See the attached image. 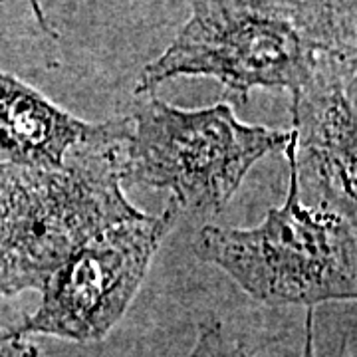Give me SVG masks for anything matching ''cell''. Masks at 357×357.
I'll list each match as a JSON object with an SVG mask.
<instances>
[{"instance_id":"4","label":"cell","mask_w":357,"mask_h":357,"mask_svg":"<svg viewBox=\"0 0 357 357\" xmlns=\"http://www.w3.org/2000/svg\"><path fill=\"white\" fill-rule=\"evenodd\" d=\"M126 117L121 187L165 189L178 208L197 215L220 213L255 163L290 141V131L243 123L229 103L181 109L151 98Z\"/></svg>"},{"instance_id":"9","label":"cell","mask_w":357,"mask_h":357,"mask_svg":"<svg viewBox=\"0 0 357 357\" xmlns=\"http://www.w3.org/2000/svg\"><path fill=\"white\" fill-rule=\"evenodd\" d=\"M0 357H40V351L28 337H0Z\"/></svg>"},{"instance_id":"6","label":"cell","mask_w":357,"mask_h":357,"mask_svg":"<svg viewBox=\"0 0 357 357\" xmlns=\"http://www.w3.org/2000/svg\"><path fill=\"white\" fill-rule=\"evenodd\" d=\"M357 50L330 52L292 96L284 147L302 203L357 220Z\"/></svg>"},{"instance_id":"1","label":"cell","mask_w":357,"mask_h":357,"mask_svg":"<svg viewBox=\"0 0 357 357\" xmlns=\"http://www.w3.org/2000/svg\"><path fill=\"white\" fill-rule=\"evenodd\" d=\"M357 50L351 2H192L191 16L157 60L141 70L137 93L178 76H206L246 102L255 88L296 96L319 58Z\"/></svg>"},{"instance_id":"7","label":"cell","mask_w":357,"mask_h":357,"mask_svg":"<svg viewBox=\"0 0 357 357\" xmlns=\"http://www.w3.org/2000/svg\"><path fill=\"white\" fill-rule=\"evenodd\" d=\"M103 123L64 112L18 77L0 72V163L58 169L79 145L102 137Z\"/></svg>"},{"instance_id":"8","label":"cell","mask_w":357,"mask_h":357,"mask_svg":"<svg viewBox=\"0 0 357 357\" xmlns=\"http://www.w3.org/2000/svg\"><path fill=\"white\" fill-rule=\"evenodd\" d=\"M187 357H252V354L243 342L232 337L220 321H204ZM302 357H318L314 351V310H307L306 314V344Z\"/></svg>"},{"instance_id":"3","label":"cell","mask_w":357,"mask_h":357,"mask_svg":"<svg viewBox=\"0 0 357 357\" xmlns=\"http://www.w3.org/2000/svg\"><path fill=\"white\" fill-rule=\"evenodd\" d=\"M192 252L266 306L314 310L357 298V225L302 203L292 169L288 199L258 227L206 225Z\"/></svg>"},{"instance_id":"2","label":"cell","mask_w":357,"mask_h":357,"mask_svg":"<svg viewBox=\"0 0 357 357\" xmlns=\"http://www.w3.org/2000/svg\"><path fill=\"white\" fill-rule=\"evenodd\" d=\"M128 117L107 119L102 137L79 145L58 169L0 163V296L44 290L89 238L143 217L119 177Z\"/></svg>"},{"instance_id":"5","label":"cell","mask_w":357,"mask_h":357,"mask_svg":"<svg viewBox=\"0 0 357 357\" xmlns=\"http://www.w3.org/2000/svg\"><path fill=\"white\" fill-rule=\"evenodd\" d=\"M178 211L171 201L157 217L143 215L89 238L44 286L38 310L0 337L42 333L77 344L102 342L139 292Z\"/></svg>"}]
</instances>
